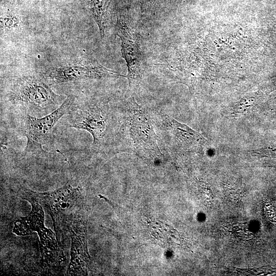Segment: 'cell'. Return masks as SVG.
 Wrapping results in <instances>:
<instances>
[{
  "instance_id": "1",
  "label": "cell",
  "mask_w": 276,
  "mask_h": 276,
  "mask_svg": "<svg viewBox=\"0 0 276 276\" xmlns=\"http://www.w3.org/2000/svg\"><path fill=\"white\" fill-rule=\"evenodd\" d=\"M121 114L116 115L115 141L121 150L132 151L143 159L154 161L163 156L148 110L133 96L127 97Z\"/></svg>"
},
{
  "instance_id": "2",
  "label": "cell",
  "mask_w": 276,
  "mask_h": 276,
  "mask_svg": "<svg viewBox=\"0 0 276 276\" xmlns=\"http://www.w3.org/2000/svg\"><path fill=\"white\" fill-rule=\"evenodd\" d=\"M65 116L67 128L83 130L91 135L93 151H104L115 142L116 116L107 102L92 99L76 101L75 98Z\"/></svg>"
},
{
  "instance_id": "3",
  "label": "cell",
  "mask_w": 276,
  "mask_h": 276,
  "mask_svg": "<svg viewBox=\"0 0 276 276\" xmlns=\"http://www.w3.org/2000/svg\"><path fill=\"white\" fill-rule=\"evenodd\" d=\"M66 98L55 93L41 76L34 75H24L16 79L6 95V100L10 107L21 114L36 117L51 113Z\"/></svg>"
},
{
  "instance_id": "4",
  "label": "cell",
  "mask_w": 276,
  "mask_h": 276,
  "mask_svg": "<svg viewBox=\"0 0 276 276\" xmlns=\"http://www.w3.org/2000/svg\"><path fill=\"white\" fill-rule=\"evenodd\" d=\"M19 194L25 200L34 199L48 212L53 220L58 239L61 228L66 227L68 217L80 210L82 204L80 187H74L70 181L53 191L42 193L22 187L19 190Z\"/></svg>"
},
{
  "instance_id": "5",
  "label": "cell",
  "mask_w": 276,
  "mask_h": 276,
  "mask_svg": "<svg viewBox=\"0 0 276 276\" xmlns=\"http://www.w3.org/2000/svg\"><path fill=\"white\" fill-rule=\"evenodd\" d=\"M74 99L75 97L68 96L58 108L41 117L26 113L20 114L19 130L27 138L24 149L26 154L39 155L48 153L42 146L54 143V127L68 112Z\"/></svg>"
},
{
  "instance_id": "6",
  "label": "cell",
  "mask_w": 276,
  "mask_h": 276,
  "mask_svg": "<svg viewBox=\"0 0 276 276\" xmlns=\"http://www.w3.org/2000/svg\"><path fill=\"white\" fill-rule=\"evenodd\" d=\"M117 34L120 38L121 53L127 66L128 87L126 97L132 96L145 77L146 64L139 38L129 18L125 14H117Z\"/></svg>"
},
{
  "instance_id": "7",
  "label": "cell",
  "mask_w": 276,
  "mask_h": 276,
  "mask_svg": "<svg viewBox=\"0 0 276 276\" xmlns=\"http://www.w3.org/2000/svg\"><path fill=\"white\" fill-rule=\"evenodd\" d=\"M50 85L84 80L124 77L108 69L97 60L84 63L64 64L50 67L40 76Z\"/></svg>"
},
{
  "instance_id": "8",
  "label": "cell",
  "mask_w": 276,
  "mask_h": 276,
  "mask_svg": "<svg viewBox=\"0 0 276 276\" xmlns=\"http://www.w3.org/2000/svg\"><path fill=\"white\" fill-rule=\"evenodd\" d=\"M66 226L72 239L71 260L67 273L72 275L87 274L89 256L87 250L86 222L80 210L68 217Z\"/></svg>"
},
{
  "instance_id": "9",
  "label": "cell",
  "mask_w": 276,
  "mask_h": 276,
  "mask_svg": "<svg viewBox=\"0 0 276 276\" xmlns=\"http://www.w3.org/2000/svg\"><path fill=\"white\" fill-rule=\"evenodd\" d=\"M160 117L165 142H169L165 143L170 151L178 149L196 151L206 144L207 140L188 125L168 114H160Z\"/></svg>"
},
{
  "instance_id": "10",
  "label": "cell",
  "mask_w": 276,
  "mask_h": 276,
  "mask_svg": "<svg viewBox=\"0 0 276 276\" xmlns=\"http://www.w3.org/2000/svg\"><path fill=\"white\" fill-rule=\"evenodd\" d=\"M31 203V213L26 217H21L14 223L13 232L18 236H26L32 232H36L39 238L40 246H47L57 242L55 235L44 224V214L42 206L31 198H27Z\"/></svg>"
},
{
  "instance_id": "11",
  "label": "cell",
  "mask_w": 276,
  "mask_h": 276,
  "mask_svg": "<svg viewBox=\"0 0 276 276\" xmlns=\"http://www.w3.org/2000/svg\"><path fill=\"white\" fill-rule=\"evenodd\" d=\"M111 2V0H87L89 11L98 25L102 39L104 36Z\"/></svg>"
},
{
  "instance_id": "12",
  "label": "cell",
  "mask_w": 276,
  "mask_h": 276,
  "mask_svg": "<svg viewBox=\"0 0 276 276\" xmlns=\"http://www.w3.org/2000/svg\"><path fill=\"white\" fill-rule=\"evenodd\" d=\"M259 98L257 94L247 95L237 102L231 109L232 113L242 114L248 113L257 105Z\"/></svg>"
},
{
  "instance_id": "13",
  "label": "cell",
  "mask_w": 276,
  "mask_h": 276,
  "mask_svg": "<svg viewBox=\"0 0 276 276\" xmlns=\"http://www.w3.org/2000/svg\"><path fill=\"white\" fill-rule=\"evenodd\" d=\"M251 154L260 157L276 158V144L250 151Z\"/></svg>"
},
{
  "instance_id": "14",
  "label": "cell",
  "mask_w": 276,
  "mask_h": 276,
  "mask_svg": "<svg viewBox=\"0 0 276 276\" xmlns=\"http://www.w3.org/2000/svg\"><path fill=\"white\" fill-rule=\"evenodd\" d=\"M143 9L152 10L160 5L163 0H141Z\"/></svg>"
},
{
  "instance_id": "15",
  "label": "cell",
  "mask_w": 276,
  "mask_h": 276,
  "mask_svg": "<svg viewBox=\"0 0 276 276\" xmlns=\"http://www.w3.org/2000/svg\"><path fill=\"white\" fill-rule=\"evenodd\" d=\"M266 164H268V166L276 167V160L271 159L266 162Z\"/></svg>"
},
{
  "instance_id": "16",
  "label": "cell",
  "mask_w": 276,
  "mask_h": 276,
  "mask_svg": "<svg viewBox=\"0 0 276 276\" xmlns=\"http://www.w3.org/2000/svg\"><path fill=\"white\" fill-rule=\"evenodd\" d=\"M1 4L3 3H9V4H12L14 3L16 0H1Z\"/></svg>"
}]
</instances>
